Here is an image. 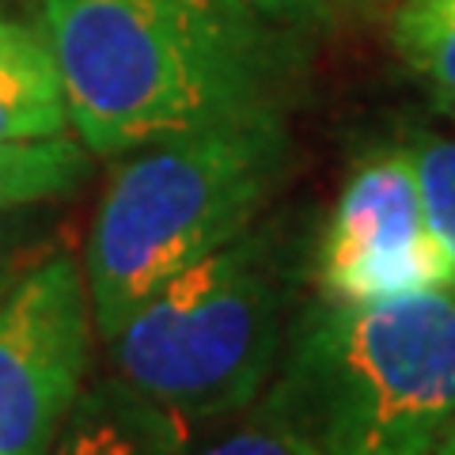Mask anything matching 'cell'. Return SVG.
Listing matches in <instances>:
<instances>
[{
    "mask_svg": "<svg viewBox=\"0 0 455 455\" xmlns=\"http://www.w3.org/2000/svg\"><path fill=\"white\" fill-rule=\"evenodd\" d=\"M73 133L99 160L205 125L284 114L296 57L235 0H38Z\"/></svg>",
    "mask_w": 455,
    "mask_h": 455,
    "instance_id": "obj_1",
    "label": "cell"
},
{
    "mask_svg": "<svg viewBox=\"0 0 455 455\" xmlns=\"http://www.w3.org/2000/svg\"><path fill=\"white\" fill-rule=\"evenodd\" d=\"M259 403L323 455H433L455 425V289L315 296Z\"/></svg>",
    "mask_w": 455,
    "mask_h": 455,
    "instance_id": "obj_2",
    "label": "cell"
},
{
    "mask_svg": "<svg viewBox=\"0 0 455 455\" xmlns=\"http://www.w3.org/2000/svg\"><path fill=\"white\" fill-rule=\"evenodd\" d=\"M284 114L205 125L118 156L84 243L99 338L179 269L254 228L289 175Z\"/></svg>",
    "mask_w": 455,
    "mask_h": 455,
    "instance_id": "obj_3",
    "label": "cell"
},
{
    "mask_svg": "<svg viewBox=\"0 0 455 455\" xmlns=\"http://www.w3.org/2000/svg\"><path fill=\"white\" fill-rule=\"evenodd\" d=\"M292 315L277 239L247 228L133 307L107 338L110 372L190 429L220 421L266 395Z\"/></svg>",
    "mask_w": 455,
    "mask_h": 455,
    "instance_id": "obj_4",
    "label": "cell"
},
{
    "mask_svg": "<svg viewBox=\"0 0 455 455\" xmlns=\"http://www.w3.org/2000/svg\"><path fill=\"white\" fill-rule=\"evenodd\" d=\"M95 334L84 262L53 247L0 307V455H50L92 379Z\"/></svg>",
    "mask_w": 455,
    "mask_h": 455,
    "instance_id": "obj_5",
    "label": "cell"
},
{
    "mask_svg": "<svg viewBox=\"0 0 455 455\" xmlns=\"http://www.w3.org/2000/svg\"><path fill=\"white\" fill-rule=\"evenodd\" d=\"M311 284L319 300L341 304L451 289L425 220L410 145L376 148L349 171L311 254Z\"/></svg>",
    "mask_w": 455,
    "mask_h": 455,
    "instance_id": "obj_6",
    "label": "cell"
},
{
    "mask_svg": "<svg viewBox=\"0 0 455 455\" xmlns=\"http://www.w3.org/2000/svg\"><path fill=\"white\" fill-rule=\"evenodd\" d=\"M190 433L187 421L110 372L88 379L50 455H187Z\"/></svg>",
    "mask_w": 455,
    "mask_h": 455,
    "instance_id": "obj_7",
    "label": "cell"
},
{
    "mask_svg": "<svg viewBox=\"0 0 455 455\" xmlns=\"http://www.w3.org/2000/svg\"><path fill=\"white\" fill-rule=\"evenodd\" d=\"M61 133H73V118L46 31L0 16V140Z\"/></svg>",
    "mask_w": 455,
    "mask_h": 455,
    "instance_id": "obj_8",
    "label": "cell"
},
{
    "mask_svg": "<svg viewBox=\"0 0 455 455\" xmlns=\"http://www.w3.org/2000/svg\"><path fill=\"white\" fill-rule=\"evenodd\" d=\"M92 148L76 133L0 140V217L73 197L92 175Z\"/></svg>",
    "mask_w": 455,
    "mask_h": 455,
    "instance_id": "obj_9",
    "label": "cell"
},
{
    "mask_svg": "<svg viewBox=\"0 0 455 455\" xmlns=\"http://www.w3.org/2000/svg\"><path fill=\"white\" fill-rule=\"evenodd\" d=\"M410 145L425 220L436 239L455 289V133H418Z\"/></svg>",
    "mask_w": 455,
    "mask_h": 455,
    "instance_id": "obj_10",
    "label": "cell"
},
{
    "mask_svg": "<svg viewBox=\"0 0 455 455\" xmlns=\"http://www.w3.org/2000/svg\"><path fill=\"white\" fill-rule=\"evenodd\" d=\"M395 53L455 118V23H391Z\"/></svg>",
    "mask_w": 455,
    "mask_h": 455,
    "instance_id": "obj_11",
    "label": "cell"
},
{
    "mask_svg": "<svg viewBox=\"0 0 455 455\" xmlns=\"http://www.w3.org/2000/svg\"><path fill=\"white\" fill-rule=\"evenodd\" d=\"M194 455H323L311 440L269 406L254 403L251 414Z\"/></svg>",
    "mask_w": 455,
    "mask_h": 455,
    "instance_id": "obj_12",
    "label": "cell"
},
{
    "mask_svg": "<svg viewBox=\"0 0 455 455\" xmlns=\"http://www.w3.org/2000/svg\"><path fill=\"white\" fill-rule=\"evenodd\" d=\"M23 212H8V217H0V307H4L12 289L23 281L27 269H31L35 262H42L53 251L46 239L35 232V224L27 220Z\"/></svg>",
    "mask_w": 455,
    "mask_h": 455,
    "instance_id": "obj_13",
    "label": "cell"
},
{
    "mask_svg": "<svg viewBox=\"0 0 455 455\" xmlns=\"http://www.w3.org/2000/svg\"><path fill=\"white\" fill-rule=\"evenodd\" d=\"M235 4L251 8L254 16H262L281 31H300V27L334 23L338 16L368 4V0H235Z\"/></svg>",
    "mask_w": 455,
    "mask_h": 455,
    "instance_id": "obj_14",
    "label": "cell"
},
{
    "mask_svg": "<svg viewBox=\"0 0 455 455\" xmlns=\"http://www.w3.org/2000/svg\"><path fill=\"white\" fill-rule=\"evenodd\" d=\"M395 23H455V0H403Z\"/></svg>",
    "mask_w": 455,
    "mask_h": 455,
    "instance_id": "obj_15",
    "label": "cell"
},
{
    "mask_svg": "<svg viewBox=\"0 0 455 455\" xmlns=\"http://www.w3.org/2000/svg\"><path fill=\"white\" fill-rule=\"evenodd\" d=\"M433 455H455V425H451V429L444 433V440H440V444H436V451Z\"/></svg>",
    "mask_w": 455,
    "mask_h": 455,
    "instance_id": "obj_16",
    "label": "cell"
}]
</instances>
